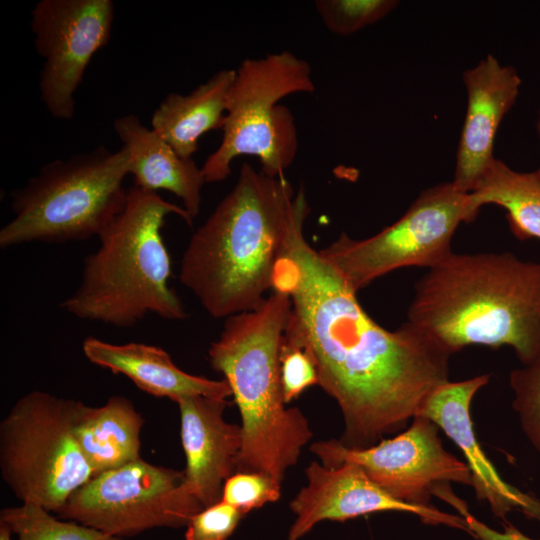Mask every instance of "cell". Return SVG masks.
<instances>
[{
    "instance_id": "8992f818",
    "label": "cell",
    "mask_w": 540,
    "mask_h": 540,
    "mask_svg": "<svg viewBox=\"0 0 540 540\" xmlns=\"http://www.w3.org/2000/svg\"><path fill=\"white\" fill-rule=\"evenodd\" d=\"M129 154L98 146L44 164L11 192L14 217L0 230V247L28 242L65 243L99 236L122 212Z\"/></svg>"
},
{
    "instance_id": "7a4b0ae2",
    "label": "cell",
    "mask_w": 540,
    "mask_h": 540,
    "mask_svg": "<svg viewBox=\"0 0 540 540\" xmlns=\"http://www.w3.org/2000/svg\"><path fill=\"white\" fill-rule=\"evenodd\" d=\"M407 322L450 355L509 346L527 365L540 357V262L452 252L416 283Z\"/></svg>"
},
{
    "instance_id": "9c48e42d",
    "label": "cell",
    "mask_w": 540,
    "mask_h": 540,
    "mask_svg": "<svg viewBox=\"0 0 540 540\" xmlns=\"http://www.w3.org/2000/svg\"><path fill=\"white\" fill-rule=\"evenodd\" d=\"M478 213L470 193L444 182L421 192L404 215L379 233L362 240L341 235L319 250L356 292L399 268H433L451 253V240L461 222Z\"/></svg>"
},
{
    "instance_id": "603a6c76",
    "label": "cell",
    "mask_w": 540,
    "mask_h": 540,
    "mask_svg": "<svg viewBox=\"0 0 540 540\" xmlns=\"http://www.w3.org/2000/svg\"><path fill=\"white\" fill-rule=\"evenodd\" d=\"M396 0H318L315 8L324 26L337 35H351L393 11Z\"/></svg>"
},
{
    "instance_id": "277c9868",
    "label": "cell",
    "mask_w": 540,
    "mask_h": 540,
    "mask_svg": "<svg viewBox=\"0 0 540 540\" xmlns=\"http://www.w3.org/2000/svg\"><path fill=\"white\" fill-rule=\"evenodd\" d=\"M291 309L273 290L254 309L225 318L208 359L232 392L241 416L243 444L236 472H259L281 483L312 438L309 422L287 408L280 378V349Z\"/></svg>"
},
{
    "instance_id": "ac0fdd59",
    "label": "cell",
    "mask_w": 540,
    "mask_h": 540,
    "mask_svg": "<svg viewBox=\"0 0 540 540\" xmlns=\"http://www.w3.org/2000/svg\"><path fill=\"white\" fill-rule=\"evenodd\" d=\"M114 130L129 154L134 186L178 197L192 220L199 214L201 190L206 183L201 167L192 158L180 157L154 130L134 114L115 119Z\"/></svg>"
},
{
    "instance_id": "4316f807",
    "label": "cell",
    "mask_w": 540,
    "mask_h": 540,
    "mask_svg": "<svg viewBox=\"0 0 540 540\" xmlns=\"http://www.w3.org/2000/svg\"><path fill=\"white\" fill-rule=\"evenodd\" d=\"M243 516L237 508L219 501L190 519L185 540H227Z\"/></svg>"
},
{
    "instance_id": "3957f363",
    "label": "cell",
    "mask_w": 540,
    "mask_h": 540,
    "mask_svg": "<svg viewBox=\"0 0 540 540\" xmlns=\"http://www.w3.org/2000/svg\"><path fill=\"white\" fill-rule=\"evenodd\" d=\"M294 190L243 163L237 182L192 234L179 280L213 318L258 306L272 289L294 205Z\"/></svg>"
},
{
    "instance_id": "cb8c5ba5",
    "label": "cell",
    "mask_w": 540,
    "mask_h": 540,
    "mask_svg": "<svg viewBox=\"0 0 540 540\" xmlns=\"http://www.w3.org/2000/svg\"><path fill=\"white\" fill-rule=\"evenodd\" d=\"M509 384L514 392L513 408L521 428L532 446L540 452V357L512 370Z\"/></svg>"
},
{
    "instance_id": "7c38bea8",
    "label": "cell",
    "mask_w": 540,
    "mask_h": 540,
    "mask_svg": "<svg viewBox=\"0 0 540 540\" xmlns=\"http://www.w3.org/2000/svg\"><path fill=\"white\" fill-rule=\"evenodd\" d=\"M34 46L44 59L41 100L57 119L74 116V93L93 55L111 35V0H41L31 13Z\"/></svg>"
},
{
    "instance_id": "ffe728a7",
    "label": "cell",
    "mask_w": 540,
    "mask_h": 540,
    "mask_svg": "<svg viewBox=\"0 0 540 540\" xmlns=\"http://www.w3.org/2000/svg\"><path fill=\"white\" fill-rule=\"evenodd\" d=\"M235 69H222L187 95L169 93L154 110L151 129L183 158H192L199 138L222 129Z\"/></svg>"
},
{
    "instance_id": "6da1fadb",
    "label": "cell",
    "mask_w": 540,
    "mask_h": 540,
    "mask_svg": "<svg viewBox=\"0 0 540 540\" xmlns=\"http://www.w3.org/2000/svg\"><path fill=\"white\" fill-rule=\"evenodd\" d=\"M309 212L300 186L271 282L291 302L284 337L308 352L318 385L337 402L345 424L341 443L370 447L406 428L449 381L451 355L410 323L389 331L365 312L357 292L307 242Z\"/></svg>"
},
{
    "instance_id": "5b68a950",
    "label": "cell",
    "mask_w": 540,
    "mask_h": 540,
    "mask_svg": "<svg viewBox=\"0 0 540 540\" xmlns=\"http://www.w3.org/2000/svg\"><path fill=\"white\" fill-rule=\"evenodd\" d=\"M170 214L192 226L183 207L157 192L128 189L124 209L98 236L100 246L85 257L79 285L61 308L115 327H132L148 314L185 319V307L169 285L171 260L161 235Z\"/></svg>"
},
{
    "instance_id": "2e32d148",
    "label": "cell",
    "mask_w": 540,
    "mask_h": 540,
    "mask_svg": "<svg viewBox=\"0 0 540 540\" xmlns=\"http://www.w3.org/2000/svg\"><path fill=\"white\" fill-rule=\"evenodd\" d=\"M467 110L456 155L453 186L470 193L495 159L497 129L514 105L521 78L513 66L501 65L488 54L463 73Z\"/></svg>"
},
{
    "instance_id": "83f0119b",
    "label": "cell",
    "mask_w": 540,
    "mask_h": 540,
    "mask_svg": "<svg viewBox=\"0 0 540 540\" xmlns=\"http://www.w3.org/2000/svg\"><path fill=\"white\" fill-rule=\"evenodd\" d=\"M443 501L456 509L465 519L470 531L469 535L475 540H533L507 521L503 524V531L489 527L473 516L466 502L457 497L452 490L444 494Z\"/></svg>"
},
{
    "instance_id": "d4e9b609",
    "label": "cell",
    "mask_w": 540,
    "mask_h": 540,
    "mask_svg": "<svg viewBox=\"0 0 540 540\" xmlns=\"http://www.w3.org/2000/svg\"><path fill=\"white\" fill-rule=\"evenodd\" d=\"M281 483L259 472H235L224 483L221 501L244 515L279 500Z\"/></svg>"
},
{
    "instance_id": "e0dca14e",
    "label": "cell",
    "mask_w": 540,
    "mask_h": 540,
    "mask_svg": "<svg viewBox=\"0 0 540 540\" xmlns=\"http://www.w3.org/2000/svg\"><path fill=\"white\" fill-rule=\"evenodd\" d=\"M86 358L114 374L128 377L139 389L156 397L177 402L181 398L201 395L217 399L232 396L225 379L212 380L181 370L160 347L129 342L113 344L89 336L82 343Z\"/></svg>"
},
{
    "instance_id": "30bf717a",
    "label": "cell",
    "mask_w": 540,
    "mask_h": 540,
    "mask_svg": "<svg viewBox=\"0 0 540 540\" xmlns=\"http://www.w3.org/2000/svg\"><path fill=\"white\" fill-rule=\"evenodd\" d=\"M184 482V472L141 458L91 477L57 514L114 537L155 527L179 528L203 510Z\"/></svg>"
},
{
    "instance_id": "52a82bcc",
    "label": "cell",
    "mask_w": 540,
    "mask_h": 540,
    "mask_svg": "<svg viewBox=\"0 0 540 540\" xmlns=\"http://www.w3.org/2000/svg\"><path fill=\"white\" fill-rule=\"evenodd\" d=\"M223 125V139L201 170L206 183L224 181L232 161L257 157L265 174L285 176L293 163L298 138L294 116L279 101L295 93H313L310 64L289 51L247 58L235 69Z\"/></svg>"
},
{
    "instance_id": "d6986e66",
    "label": "cell",
    "mask_w": 540,
    "mask_h": 540,
    "mask_svg": "<svg viewBox=\"0 0 540 540\" xmlns=\"http://www.w3.org/2000/svg\"><path fill=\"white\" fill-rule=\"evenodd\" d=\"M144 420L124 396H112L99 407L78 402L74 436L93 476L140 459Z\"/></svg>"
},
{
    "instance_id": "5bb4252c",
    "label": "cell",
    "mask_w": 540,
    "mask_h": 540,
    "mask_svg": "<svg viewBox=\"0 0 540 540\" xmlns=\"http://www.w3.org/2000/svg\"><path fill=\"white\" fill-rule=\"evenodd\" d=\"M489 380L490 374H482L458 382L448 381L429 395L418 415L434 422L459 447L476 498L487 502L496 518L505 522L509 513L519 511L529 519L540 521V499L506 482L476 438L471 403Z\"/></svg>"
},
{
    "instance_id": "f546056e",
    "label": "cell",
    "mask_w": 540,
    "mask_h": 540,
    "mask_svg": "<svg viewBox=\"0 0 540 540\" xmlns=\"http://www.w3.org/2000/svg\"><path fill=\"white\" fill-rule=\"evenodd\" d=\"M538 130H539V133H540V114H539V120H538ZM537 174L540 178V168L537 170Z\"/></svg>"
},
{
    "instance_id": "f1b7e54d",
    "label": "cell",
    "mask_w": 540,
    "mask_h": 540,
    "mask_svg": "<svg viewBox=\"0 0 540 540\" xmlns=\"http://www.w3.org/2000/svg\"><path fill=\"white\" fill-rule=\"evenodd\" d=\"M12 531L3 521H0V540H11Z\"/></svg>"
},
{
    "instance_id": "4fadbf2b",
    "label": "cell",
    "mask_w": 540,
    "mask_h": 540,
    "mask_svg": "<svg viewBox=\"0 0 540 540\" xmlns=\"http://www.w3.org/2000/svg\"><path fill=\"white\" fill-rule=\"evenodd\" d=\"M307 483L290 501L296 515L287 540H299L319 522L346 521L376 512L397 511L418 516L424 523L443 524L469 532L461 515L440 511L432 506H418L396 499L375 482L363 469L351 462L329 467L313 461L306 469Z\"/></svg>"
},
{
    "instance_id": "44dd1931",
    "label": "cell",
    "mask_w": 540,
    "mask_h": 540,
    "mask_svg": "<svg viewBox=\"0 0 540 540\" xmlns=\"http://www.w3.org/2000/svg\"><path fill=\"white\" fill-rule=\"evenodd\" d=\"M470 200L477 213L487 204L504 208L516 238L540 239V178L537 171L518 172L494 159L470 192Z\"/></svg>"
},
{
    "instance_id": "9a60e30c",
    "label": "cell",
    "mask_w": 540,
    "mask_h": 540,
    "mask_svg": "<svg viewBox=\"0 0 540 540\" xmlns=\"http://www.w3.org/2000/svg\"><path fill=\"white\" fill-rule=\"evenodd\" d=\"M176 403L186 457L184 482L206 508L221 501L225 481L237 470L242 428L224 419L227 399L193 395Z\"/></svg>"
},
{
    "instance_id": "484cf974",
    "label": "cell",
    "mask_w": 540,
    "mask_h": 540,
    "mask_svg": "<svg viewBox=\"0 0 540 540\" xmlns=\"http://www.w3.org/2000/svg\"><path fill=\"white\" fill-rule=\"evenodd\" d=\"M280 378L286 404L298 398L308 387L319 384L311 356L303 347L285 337L280 349Z\"/></svg>"
},
{
    "instance_id": "8fae6325",
    "label": "cell",
    "mask_w": 540,
    "mask_h": 540,
    "mask_svg": "<svg viewBox=\"0 0 540 540\" xmlns=\"http://www.w3.org/2000/svg\"><path fill=\"white\" fill-rule=\"evenodd\" d=\"M438 431L434 422L418 415L403 432L370 447L350 448L330 439L315 442L310 449L326 466L343 462L360 466L396 499L432 506L431 497L439 488L451 482L471 486L467 464L444 448Z\"/></svg>"
},
{
    "instance_id": "7402d4cb",
    "label": "cell",
    "mask_w": 540,
    "mask_h": 540,
    "mask_svg": "<svg viewBox=\"0 0 540 540\" xmlns=\"http://www.w3.org/2000/svg\"><path fill=\"white\" fill-rule=\"evenodd\" d=\"M3 521L18 540H121L74 521L58 520L32 503L1 510Z\"/></svg>"
},
{
    "instance_id": "ba28073f",
    "label": "cell",
    "mask_w": 540,
    "mask_h": 540,
    "mask_svg": "<svg viewBox=\"0 0 540 540\" xmlns=\"http://www.w3.org/2000/svg\"><path fill=\"white\" fill-rule=\"evenodd\" d=\"M78 402L33 390L1 421V476L22 503L57 513L93 477L73 432Z\"/></svg>"
}]
</instances>
